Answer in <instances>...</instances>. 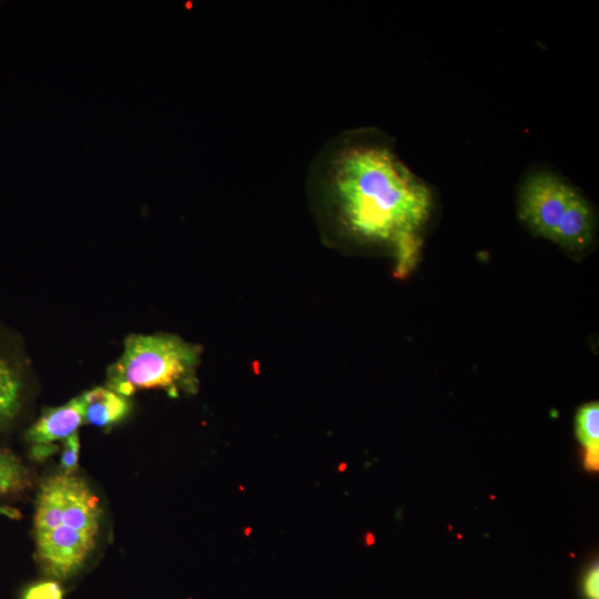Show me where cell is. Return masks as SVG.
<instances>
[{
    "mask_svg": "<svg viewBox=\"0 0 599 599\" xmlns=\"http://www.w3.org/2000/svg\"><path fill=\"white\" fill-rule=\"evenodd\" d=\"M307 174L309 192L341 236L390 251L398 277L414 268L434 193L402 161L388 134L376 128L343 131L319 149Z\"/></svg>",
    "mask_w": 599,
    "mask_h": 599,
    "instance_id": "cell-1",
    "label": "cell"
},
{
    "mask_svg": "<svg viewBox=\"0 0 599 599\" xmlns=\"http://www.w3.org/2000/svg\"><path fill=\"white\" fill-rule=\"evenodd\" d=\"M99 497L80 476L59 473L40 485L33 516L35 557L54 580L78 575L94 551L102 522Z\"/></svg>",
    "mask_w": 599,
    "mask_h": 599,
    "instance_id": "cell-2",
    "label": "cell"
},
{
    "mask_svg": "<svg viewBox=\"0 0 599 599\" xmlns=\"http://www.w3.org/2000/svg\"><path fill=\"white\" fill-rule=\"evenodd\" d=\"M201 346L173 334H132L123 353L106 372V387L129 397L141 389L161 388L171 396L197 390Z\"/></svg>",
    "mask_w": 599,
    "mask_h": 599,
    "instance_id": "cell-3",
    "label": "cell"
},
{
    "mask_svg": "<svg viewBox=\"0 0 599 599\" xmlns=\"http://www.w3.org/2000/svg\"><path fill=\"white\" fill-rule=\"evenodd\" d=\"M579 193L555 172L532 171L519 187L518 215L534 234L554 242L559 225Z\"/></svg>",
    "mask_w": 599,
    "mask_h": 599,
    "instance_id": "cell-4",
    "label": "cell"
},
{
    "mask_svg": "<svg viewBox=\"0 0 599 599\" xmlns=\"http://www.w3.org/2000/svg\"><path fill=\"white\" fill-rule=\"evenodd\" d=\"M82 424L84 414L80 395L61 406L45 409L27 430L26 438L31 444L62 441L75 434Z\"/></svg>",
    "mask_w": 599,
    "mask_h": 599,
    "instance_id": "cell-5",
    "label": "cell"
},
{
    "mask_svg": "<svg viewBox=\"0 0 599 599\" xmlns=\"http://www.w3.org/2000/svg\"><path fill=\"white\" fill-rule=\"evenodd\" d=\"M84 424L106 428L121 422L130 412L128 397L108 387H95L82 395Z\"/></svg>",
    "mask_w": 599,
    "mask_h": 599,
    "instance_id": "cell-6",
    "label": "cell"
},
{
    "mask_svg": "<svg viewBox=\"0 0 599 599\" xmlns=\"http://www.w3.org/2000/svg\"><path fill=\"white\" fill-rule=\"evenodd\" d=\"M576 434L585 449V466L589 470L599 468V405L591 402L582 405L576 415Z\"/></svg>",
    "mask_w": 599,
    "mask_h": 599,
    "instance_id": "cell-7",
    "label": "cell"
},
{
    "mask_svg": "<svg viewBox=\"0 0 599 599\" xmlns=\"http://www.w3.org/2000/svg\"><path fill=\"white\" fill-rule=\"evenodd\" d=\"M30 484L29 469L21 459L11 450L0 448V499L20 495Z\"/></svg>",
    "mask_w": 599,
    "mask_h": 599,
    "instance_id": "cell-8",
    "label": "cell"
},
{
    "mask_svg": "<svg viewBox=\"0 0 599 599\" xmlns=\"http://www.w3.org/2000/svg\"><path fill=\"white\" fill-rule=\"evenodd\" d=\"M22 383L17 369L0 354V426L11 420L20 409Z\"/></svg>",
    "mask_w": 599,
    "mask_h": 599,
    "instance_id": "cell-9",
    "label": "cell"
},
{
    "mask_svg": "<svg viewBox=\"0 0 599 599\" xmlns=\"http://www.w3.org/2000/svg\"><path fill=\"white\" fill-rule=\"evenodd\" d=\"M21 599H63V589L58 580H42L27 587Z\"/></svg>",
    "mask_w": 599,
    "mask_h": 599,
    "instance_id": "cell-10",
    "label": "cell"
},
{
    "mask_svg": "<svg viewBox=\"0 0 599 599\" xmlns=\"http://www.w3.org/2000/svg\"><path fill=\"white\" fill-rule=\"evenodd\" d=\"M79 454L80 438L78 433H75L62 440V453L60 458L61 473L74 474L78 468Z\"/></svg>",
    "mask_w": 599,
    "mask_h": 599,
    "instance_id": "cell-11",
    "label": "cell"
},
{
    "mask_svg": "<svg viewBox=\"0 0 599 599\" xmlns=\"http://www.w3.org/2000/svg\"><path fill=\"white\" fill-rule=\"evenodd\" d=\"M59 450V446L54 443H38L32 444L29 450V457L34 461H44Z\"/></svg>",
    "mask_w": 599,
    "mask_h": 599,
    "instance_id": "cell-12",
    "label": "cell"
},
{
    "mask_svg": "<svg viewBox=\"0 0 599 599\" xmlns=\"http://www.w3.org/2000/svg\"><path fill=\"white\" fill-rule=\"evenodd\" d=\"M598 567L595 566L585 580V592L589 599H598Z\"/></svg>",
    "mask_w": 599,
    "mask_h": 599,
    "instance_id": "cell-13",
    "label": "cell"
},
{
    "mask_svg": "<svg viewBox=\"0 0 599 599\" xmlns=\"http://www.w3.org/2000/svg\"><path fill=\"white\" fill-rule=\"evenodd\" d=\"M0 515L7 516L9 518L18 519L20 518V511L13 507L0 506Z\"/></svg>",
    "mask_w": 599,
    "mask_h": 599,
    "instance_id": "cell-14",
    "label": "cell"
}]
</instances>
